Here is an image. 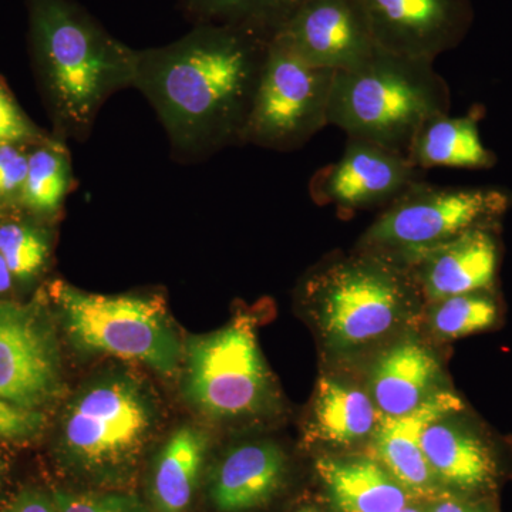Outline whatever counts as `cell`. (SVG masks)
<instances>
[{
  "label": "cell",
  "instance_id": "1",
  "mask_svg": "<svg viewBox=\"0 0 512 512\" xmlns=\"http://www.w3.org/2000/svg\"><path fill=\"white\" fill-rule=\"evenodd\" d=\"M271 40L204 23L168 45L137 50L133 87L156 110L174 160L194 164L242 144Z\"/></svg>",
  "mask_w": 512,
  "mask_h": 512
},
{
  "label": "cell",
  "instance_id": "2",
  "mask_svg": "<svg viewBox=\"0 0 512 512\" xmlns=\"http://www.w3.org/2000/svg\"><path fill=\"white\" fill-rule=\"evenodd\" d=\"M33 52L62 140L92 134L101 107L133 87L137 50L73 0H29Z\"/></svg>",
  "mask_w": 512,
  "mask_h": 512
},
{
  "label": "cell",
  "instance_id": "3",
  "mask_svg": "<svg viewBox=\"0 0 512 512\" xmlns=\"http://www.w3.org/2000/svg\"><path fill=\"white\" fill-rule=\"evenodd\" d=\"M448 110L450 92L433 60L377 47L359 66L335 73L328 124L407 156L421 127Z\"/></svg>",
  "mask_w": 512,
  "mask_h": 512
},
{
  "label": "cell",
  "instance_id": "4",
  "mask_svg": "<svg viewBox=\"0 0 512 512\" xmlns=\"http://www.w3.org/2000/svg\"><path fill=\"white\" fill-rule=\"evenodd\" d=\"M417 282L397 256L360 248L311 272L303 298L323 338L336 349H356L389 335L412 311Z\"/></svg>",
  "mask_w": 512,
  "mask_h": 512
},
{
  "label": "cell",
  "instance_id": "5",
  "mask_svg": "<svg viewBox=\"0 0 512 512\" xmlns=\"http://www.w3.org/2000/svg\"><path fill=\"white\" fill-rule=\"evenodd\" d=\"M158 421L156 399L140 379L113 372L84 384L69 404L60 450L90 476H113L136 464Z\"/></svg>",
  "mask_w": 512,
  "mask_h": 512
},
{
  "label": "cell",
  "instance_id": "6",
  "mask_svg": "<svg viewBox=\"0 0 512 512\" xmlns=\"http://www.w3.org/2000/svg\"><path fill=\"white\" fill-rule=\"evenodd\" d=\"M52 296L77 349L134 360L165 376L180 365V338L160 296L103 295L66 282H55Z\"/></svg>",
  "mask_w": 512,
  "mask_h": 512
},
{
  "label": "cell",
  "instance_id": "7",
  "mask_svg": "<svg viewBox=\"0 0 512 512\" xmlns=\"http://www.w3.org/2000/svg\"><path fill=\"white\" fill-rule=\"evenodd\" d=\"M511 205L495 188H446L414 181L360 239L375 249L409 261L471 229L494 228Z\"/></svg>",
  "mask_w": 512,
  "mask_h": 512
},
{
  "label": "cell",
  "instance_id": "8",
  "mask_svg": "<svg viewBox=\"0 0 512 512\" xmlns=\"http://www.w3.org/2000/svg\"><path fill=\"white\" fill-rule=\"evenodd\" d=\"M335 73L306 63L274 37L266 52L242 144L282 153L305 146L328 126Z\"/></svg>",
  "mask_w": 512,
  "mask_h": 512
},
{
  "label": "cell",
  "instance_id": "9",
  "mask_svg": "<svg viewBox=\"0 0 512 512\" xmlns=\"http://www.w3.org/2000/svg\"><path fill=\"white\" fill-rule=\"evenodd\" d=\"M185 394L212 419H238L262 412L272 396L271 373L249 319L185 345Z\"/></svg>",
  "mask_w": 512,
  "mask_h": 512
},
{
  "label": "cell",
  "instance_id": "10",
  "mask_svg": "<svg viewBox=\"0 0 512 512\" xmlns=\"http://www.w3.org/2000/svg\"><path fill=\"white\" fill-rule=\"evenodd\" d=\"M62 386L59 340L45 309L0 299V399L40 410Z\"/></svg>",
  "mask_w": 512,
  "mask_h": 512
},
{
  "label": "cell",
  "instance_id": "11",
  "mask_svg": "<svg viewBox=\"0 0 512 512\" xmlns=\"http://www.w3.org/2000/svg\"><path fill=\"white\" fill-rule=\"evenodd\" d=\"M275 37L306 63L333 72L359 66L377 49L359 0H306Z\"/></svg>",
  "mask_w": 512,
  "mask_h": 512
},
{
  "label": "cell",
  "instance_id": "12",
  "mask_svg": "<svg viewBox=\"0 0 512 512\" xmlns=\"http://www.w3.org/2000/svg\"><path fill=\"white\" fill-rule=\"evenodd\" d=\"M417 181V168L397 151L349 138L338 163L316 173L311 194L340 210H365L390 204Z\"/></svg>",
  "mask_w": 512,
  "mask_h": 512
},
{
  "label": "cell",
  "instance_id": "13",
  "mask_svg": "<svg viewBox=\"0 0 512 512\" xmlns=\"http://www.w3.org/2000/svg\"><path fill=\"white\" fill-rule=\"evenodd\" d=\"M379 49L436 60L466 33V0H359Z\"/></svg>",
  "mask_w": 512,
  "mask_h": 512
},
{
  "label": "cell",
  "instance_id": "14",
  "mask_svg": "<svg viewBox=\"0 0 512 512\" xmlns=\"http://www.w3.org/2000/svg\"><path fill=\"white\" fill-rule=\"evenodd\" d=\"M453 416L434 421L421 437L424 457L437 481L458 495L487 498L497 490L505 468L493 441Z\"/></svg>",
  "mask_w": 512,
  "mask_h": 512
},
{
  "label": "cell",
  "instance_id": "15",
  "mask_svg": "<svg viewBox=\"0 0 512 512\" xmlns=\"http://www.w3.org/2000/svg\"><path fill=\"white\" fill-rule=\"evenodd\" d=\"M431 302L493 289L500 245L493 228H476L404 262Z\"/></svg>",
  "mask_w": 512,
  "mask_h": 512
},
{
  "label": "cell",
  "instance_id": "16",
  "mask_svg": "<svg viewBox=\"0 0 512 512\" xmlns=\"http://www.w3.org/2000/svg\"><path fill=\"white\" fill-rule=\"evenodd\" d=\"M466 409L463 400L450 390L440 389L413 412L382 417L375 433L377 456L406 490L429 491L437 481L424 457L421 437L434 421Z\"/></svg>",
  "mask_w": 512,
  "mask_h": 512
},
{
  "label": "cell",
  "instance_id": "17",
  "mask_svg": "<svg viewBox=\"0 0 512 512\" xmlns=\"http://www.w3.org/2000/svg\"><path fill=\"white\" fill-rule=\"evenodd\" d=\"M285 456L274 443H248L229 451L212 477V504L221 512L261 507L284 483Z\"/></svg>",
  "mask_w": 512,
  "mask_h": 512
},
{
  "label": "cell",
  "instance_id": "18",
  "mask_svg": "<svg viewBox=\"0 0 512 512\" xmlns=\"http://www.w3.org/2000/svg\"><path fill=\"white\" fill-rule=\"evenodd\" d=\"M440 363L429 349L414 340L387 349L370 377V393L382 417L403 416L440 389Z\"/></svg>",
  "mask_w": 512,
  "mask_h": 512
},
{
  "label": "cell",
  "instance_id": "19",
  "mask_svg": "<svg viewBox=\"0 0 512 512\" xmlns=\"http://www.w3.org/2000/svg\"><path fill=\"white\" fill-rule=\"evenodd\" d=\"M316 471L339 512H399L409 503L406 488L370 458H320Z\"/></svg>",
  "mask_w": 512,
  "mask_h": 512
},
{
  "label": "cell",
  "instance_id": "20",
  "mask_svg": "<svg viewBox=\"0 0 512 512\" xmlns=\"http://www.w3.org/2000/svg\"><path fill=\"white\" fill-rule=\"evenodd\" d=\"M208 436L197 427L174 431L158 451L151 474L150 497L154 512H187L197 493Z\"/></svg>",
  "mask_w": 512,
  "mask_h": 512
},
{
  "label": "cell",
  "instance_id": "21",
  "mask_svg": "<svg viewBox=\"0 0 512 512\" xmlns=\"http://www.w3.org/2000/svg\"><path fill=\"white\" fill-rule=\"evenodd\" d=\"M407 158L417 170L433 167L480 170L493 167L497 161L481 141L476 117L448 114L434 117L421 127Z\"/></svg>",
  "mask_w": 512,
  "mask_h": 512
},
{
  "label": "cell",
  "instance_id": "22",
  "mask_svg": "<svg viewBox=\"0 0 512 512\" xmlns=\"http://www.w3.org/2000/svg\"><path fill=\"white\" fill-rule=\"evenodd\" d=\"M382 414L372 396L340 380L322 377L313 402V437L332 444H353L376 433Z\"/></svg>",
  "mask_w": 512,
  "mask_h": 512
},
{
  "label": "cell",
  "instance_id": "23",
  "mask_svg": "<svg viewBox=\"0 0 512 512\" xmlns=\"http://www.w3.org/2000/svg\"><path fill=\"white\" fill-rule=\"evenodd\" d=\"M74 185L72 160L62 138H47L28 157L20 201L28 210L55 217Z\"/></svg>",
  "mask_w": 512,
  "mask_h": 512
},
{
  "label": "cell",
  "instance_id": "24",
  "mask_svg": "<svg viewBox=\"0 0 512 512\" xmlns=\"http://www.w3.org/2000/svg\"><path fill=\"white\" fill-rule=\"evenodd\" d=\"M306 0H181L192 25L241 26L274 39Z\"/></svg>",
  "mask_w": 512,
  "mask_h": 512
},
{
  "label": "cell",
  "instance_id": "25",
  "mask_svg": "<svg viewBox=\"0 0 512 512\" xmlns=\"http://www.w3.org/2000/svg\"><path fill=\"white\" fill-rule=\"evenodd\" d=\"M434 303L431 326L441 339L466 338L493 329L500 322L501 306L493 289L450 296Z\"/></svg>",
  "mask_w": 512,
  "mask_h": 512
},
{
  "label": "cell",
  "instance_id": "26",
  "mask_svg": "<svg viewBox=\"0 0 512 512\" xmlns=\"http://www.w3.org/2000/svg\"><path fill=\"white\" fill-rule=\"evenodd\" d=\"M50 249V237L45 229L18 221L0 225V256L13 278L19 281H30L45 269Z\"/></svg>",
  "mask_w": 512,
  "mask_h": 512
},
{
  "label": "cell",
  "instance_id": "27",
  "mask_svg": "<svg viewBox=\"0 0 512 512\" xmlns=\"http://www.w3.org/2000/svg\"><path fill=\"white\" fill-rule=\"evenodd\" d=\"M57 512H148L136 497L126 494H76L55 491Z\"/></svg>",
  "mask_w": 512,
  "mask_h": 512
},
{
  "label": "cell",
  "instance_id": "28",
  "mask_svg": "<svg viewBox=\"0 0 512 512\" xmlns=\"http://www.w3.org/2000/svg\"><path fill=\"white\" fill-rule=\"evenodd\" d=\"M45 140L47 138L39 136L35 126L10 96L8 89L0 83V147L22 146L28 141L42 143Z\"/></svg>",
  "mask_w": 512,
  "mask_h": 512
},
{
  "label": "cell",
  "instance_id": "29",
  "mask_svg": "<svg viewBox=\"0 0 512 512\" xmlns=\"http://www.w3.org/2000/svg\"><path fill=\"white\" fill-rule=\"evenodd\" d=\"M46 416L40 410L25 409L0 399V440L22 441L42 433Z\"/></svg>",
  "mask_w": 512,
  "mask_h": 512
},
{
  "label": "cell",
  "instance_id": "30",
  "mask_svg": "<svg viewBox=\"0 0 512 512\" xmlns=\"http://www.w3.org/2000/svg\"><path fill=\"white\" fill-rule=\"evenodd\" d=\"M28 157L19 146L0 147V200L20 197L28 173Z\"/></svg>",
  "mask_w": 512,
  "mask_h": 512
},
{
  "label": "cell",
  "instance_id": "31",
  "mask_svg": "<svg viewBox=\"0 0 512 512\" xmlns=\"http://www.w3.org/2000/svg\"><path fill=\"white\" fill-rule=\"evenodd\" d=\"M0 512H57V508L53 497L28 488L16 494Z\"/></svg>",
  "mask_w": 512,
  "mask_h": 512
},
{
  "label": "cell",
  "instance_id": "32",
  "mask_svg": "<svg viewBox=\"0 0 512 512\" xmlns=\"http://www.w3.org/2000/svg\"><path fill=\"white\" fill-rule=\"evenodd\" d=\"M431 512H497L491 501L485 498L466 497L451 494L441 497Z\"/></svg>",
  "mask_w": 512,
  "mask_h": 512
},
{
  "label": "cell",
  "instance_id": "33",
  "mask_svg": "<svg viewBox=\"0 0 512 512\" xmlns=\"http://www.w3.org/2000/svg\"><path fill=\"white\" fill-rule=\"evenodd\" d=\"M13 275L6 265L5 259L0 256V293L8 292L13 285Z\"/></svg>",
  "mask_w": 512,
  "mask_h": 512
},
{
  "label": "cell",
  "instance_id": "34",
  "mask_svg": "<svg viewBox=\"0 0 512 512\" xmlns=\"http://www.w3.org/2000/svg\"><path fill=\"white\" fill-rule=\"evenodd\" d=\"M399 512H423V511L417 510V508L409 507V505H407V507H404L403 510H400Z\"/></svg>",
  "mask_w": 512,
  "mask_h": 512
},
{
  "label": "cell",
  "instance_id": "35",
  "mask_svg": "<svg viewBox=\"0 0 512 512\" xmlns=\"http://www.w3.org/2000/svg\"><path fill=\"white\" fill-rule=\"evenodd\" d=\"M298 512H322V511H318V510H316V508H312V507H305V508H302V510H299Z\"/></svg>",
  "mask_w": 512,
  "mask_h": 512
},
{
  "label": "cell",
  "instance_id": "36",
  "mask_svg": "<svg viewBox=\"0 0 512 512\" xmlns=\"http://www.w3.org/2000/svg\"><path fill=\"white\" fill-rule=\"evenodd\" d=\"M2 477H3V466H2V463H0V484H2Z\"/></svg>",
  "mask_w": 512,
  "mask_h": 512
}]
</instances>
